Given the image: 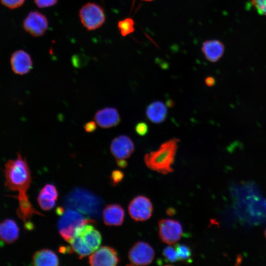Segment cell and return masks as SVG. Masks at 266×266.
I'll return each mask as SVG.
<instances>
[{"mask_svg": "<svg viewBox=\"0 0 266 266\" xmlns=\"http://www.w3.org/2000/svg\"><path fill=\"white\" fill-rule=\"evenodd\" d=\"M5 185L10 190L16 192L19 207L18 216L23 221L26 229H31L33 226L30 220L33 214L43 215L37 211L30 201L27 191L32 182L31 171L25 158L17 153L15 159L9 160L4 166Z\"/></svg>", "mask_w": 266, "mask_h": 266, "instance_id": "cell-1", "label": "cell"}, {"mask_svg": "<svg viewBox=\"0 0 266 266\" xmlns=\"http://www.w3.org/2000/svg\"><path fill=\"white\" fill-rule=\"evenodd\" d=\"M179 141L173 137L163 143L157 150L146 154L144 161L147 167L163 174L173 172L172 166Z\"/></svg>", "mask_w": 266, "mask_h": 266, "instance_id": "cell-2", "label": "cell"}, {"mask_svg": "<svg viewBox=\"0 0 266 266\" xmlns=\"http://www.w3.org/2000/svg\"><path fill=\"white\" fill-rule=\"evenodd\" d=\"M66 205L84 215L97 216L101 207V200L97 196L82 189L76 188L66 196Z\"/></svg>", "mask_w": 266, "mask_h": 266, "instance_id": "cell-3", "label": "cell"}, {"mask_svg": "<svg viewBox=\"0 0 266 266\" xmlns=\"http://www.w3.org/2000/svg\"><path fill=\"white\" fill-rule=\"evenodd\" d=\"M58 228L61 237L68 241L73 236L75 229L79 226L88 223H95V221L84 217L75 209L69 208L64 210L60 215Z\"/></svg>", "mask_w": 266, "mask_h": 266, "instance_id": "cell-4", "label": "cell"}, {"mask_svg": "<svg viewBox=\"0 0 266 266\" xmlns=\"http://www.w3.org/2000/svg\"><path fill=\"white\" fill-rule=\"evenodd\" d=\"M79 16L81 23L88 30H95L100 27L105 20L103 9L94 3H88L81 8Z\"/></svg>", "mask_w": 266, "mask_h": 266, "instance_id": "cell-5", "label": "cell"}, {"mask_svg": "<svg viewBox=\"0 0 266 266\" xmlns=\"http://www.w3.org/2000/svg\"><path fill=\"white\" fill-rule=\"evenodd\" d=\"M159 235L162 242L169 245L177 242L183 233L181 224L176 220L163 219L158 222Z\"/></svg>", "mask_w": 266, "mask_h": 266, "instance_id": "cell-6", "label": "cell"}, {"mask_svg": "<svg viewBox=\"0 0 266 266\" xmlns=\"http://www.w3.org/2000/svg\"><path fill=\"white\" fill-rule=\"evenodd\" d=\"M128 257L132 265H147L154 259L155 252L148 243L144 241H138L130 250Z\"/></svg>", "mask_w": 266, "mask_h": 266, "instance_id": "cell-7", "label": "cell"}, {"mask_svg": "<svg viewBox=\"0 0 266 266\" xmlns=\"http://www.w3.org/2000/svg\"><path fill=\"white\" fill-rule=\"evenodd\" d=\"M128 210L132 219L136 221H143L151 217L153 207L151 201L148 198L138 196L130 202Z\"/></svg>", "mask_w": 266, "mask_h": 266, "instance_id": "cell-8", "label": "cell"}, {"mask_svg": "<svg viewBox=\"0 0 266 266\" xmlns=\"http://www.w3.org/2000/svg\"><path fill=\"white\" fill-rule=\"evenodd\" d=\"M88 223L78 227L74 235L79 236L84 244L93 253L98 249L101 242L100 233L92 225Z\"/></svg>", "mask_w": 266, "mask_h": 266, "instance_id": "cell-9", "label": "cell"}, {"mask_svg": "<svg viewBox=\"0 0 266 266\" xmlns=\"http://www.w3.org/2000/svg\"><path fill=\"white\" fill-rule=\"evenodd\" d=\"M119 262L117 251L113 248L103 246L90 256L89 263L93 266H115Z\"/></svg>", "mask_w": 266, "mask_h": 266, "instance_id": "cell-10", "label": "cell"}, {"mask_svg": "<svg viewBox=\"0 0 266 266\" xmlns=\"http://www.w3.org/2000/svg\"><path fill=\"white\" fill-rule=\"evenodd\" d=\"M46 17L38 11L29 13L23 21L24 30L33 36L43 35L48 28Z\"/></svg>", "mask_w": 266, "mask_h": 266, "instance_id": "cell-11", "label": "cell"}, {"mask_svg": "<svg viewBox=\"0 0 266 266\" xmlns=\"http://www.w3.org/2000/svg\"><path fill=\"white\" fill-rule=\"evenodd\" d=\"M110 149L111 154L116 159H127L133 152L134 145L129 136L121 135L112 140Z\"/></svg>", "mask_w": 266, "mask_h": 266, "instance_id": "cell-12", "label": "cell"}, {"mask_svg": "<svg viewBox=\"0 0 266 266\" xmlns=\"http://www.w3.org/2000/svg\"><path fill=\"white\" fill-rule=\"evenodd\" d=\"M10 65L13 72L18 75H24L28 73L33 67L31 56L28 53L22 50L16 51L12 54Z\"/></svg>", "mask_w": 266, "mask_h": 266, "instance_id": "cell-13", "label": "cell"}, {"mask_svg": "<svg viewBox=\"0 0 266 266\" xmlns=\"http://www.w3.org/2000/svg\"><path fill=\"white\" fill-rule=\"evenodd\" d=\"M97 124L103 129L117 126L120 122L118 110L113 107H105L98 110L94 116Z\"/></svg>", "mask_w": 266, "mask_h": 266, "instance_id": "cell-14", "label": "cell"}, {"mask_svg": "<svg viewBox=\"0 0 266 266\" xmlns=\"http://www.w3.org/2000/svg\"><path fill=\"white\" fill-rule=\"evenodd\" d=\"M58 192L56 186L52 184H46L40 191L37 201L40 208L49 210L53 208L58 197Z\"/></svg>", "mask_w": 266, "mask_h": 266, "instance_id": "cell-15", "label": "cell"}, {"mask_svg": "<svg viewBox=\"0 0 266 266\" xmlns=\"http://www.w3.org/2000/svg\"><path fill=\"white\" fill-rule=\"evenodd\" d=\"M104 224L109 226L121 225L124 220L125 211L119 204L107 205L102 212Z\"/></svg>", "mask_w": 266, "mask_h": 266, "instance_id": "cell-16", "label": "cell"}, {"mask_svg": "<svg viewBox=\"0 0 266 266\" xmlns=\"http://www.w3.org/2000/svg\"><path fill=\"white\" fill-rule=\"evenodd\" d=\"M201 50L208 61L215 63L218 61L223 56L225 46L219 40H209L203 43Z\"/></svg>", "mask_w": 266, "mask_h": 266, "instance_id": "cell-17", "label": "cell"}, {"mask_svg": "<svg viewBox=\"0 0 266 266\" xmlns=\"http://www.w3.org/2000/svg\"><path fill=\"white\" fill-rule=\"evenodd\" d=\"M19 235V228L16 222L7 219L0 223V239L7 244L15 242Z\"/></svg>", "mask_w": 266, "mask_h": 266, "instance_id": "cell-18", "label": "cell"}, {"mask_svg": "<svg viewBox=\"0 0 266 266\" xmlns=\"http://www.w3.org/2000/svg\"><path fill=\"white\" fill-rule=\"evenodd\" d=\"M32 263L36 266H57L60 264V261L54 251L49 249H42L34 253Z\"/></svg>", "mask_w": 266, "mask_h": 266, "instance_id": "cell-19", "label": "cell"}, {"mask_svg": "<svg viewBox=\"0 0 266 266\" xmlns=\"http://www.w3.org/2000/svg\"><path fill=\"white\" fill-rule=\"evenodd\" d=\"M167 114L166 105L161 101H155L150 103L146 110V115L149 121L159 124L165 120Z\"/></svg>", "mask_w": 266, "mask_h": 266, "instance_id": "cell-20", "label": "cell"}, {"mask_svg": "<svg viewBox=\"0 0 266 266\" xmlns=\"http://www.w3.org/2000/svg\"><path fill=\"white\" fill-rule=\"evenodd\" d=\"M134 21L130 18L120 21L118 26L122 35L125 36L133 33L134 31Z\"/></svg>", "mask_w": 266, "mask_h": 266, "instance_id": "cell-21", "label": "cell"}, {"mask_svg": "<svg viewBox=\"0 0 266 266\" xmlns=\"http://www.w3.org/2000/svg\"><path fill=\"white\" fill-rule=\"evenodd\" d=\"M178 261H187L191 258V249L185 244H177L175 246Z\"/></svg>", "mask_w": 266, "mask_h": 266, "instance_id": "cell-22", "label": "cell"}, {"mask_svg": "<svg viewBox=\"0 0 266 266\" xmlns=\"http://www.w3.org/2000/svg\"><path fill=\"white\" fill-rule=\"evenodd\" d=\"M162 254L168 262L174 263L178 261L176 249L171 246L165 247L163 249Z\"/></svg>", "mask_w": 266, "mask_h": 266, "instance_id": "cell-23", "label": "cell"}, {"mask_svg": "<svg viewBox=\"0 0 266 266\" xmlns=\"http://www.w3.org/2000/svg\"><path fill=\"white\" fill-rule=\"evenodd\" d=\"M251 3L259 14L266 16V0H251Z\"/></svg>", "mask_w": 266, "mask_h": 266, "instance_id": "cell-24", "label": "cell"}, {"mask_svg": "<svg viewBox=\"0 0 266 266\" xmlns=\"http://www.w3.org/2000/svg\"><path fill=\"white\" fill-rule=\"evenodd\" d=\"M1 3L10 9H15L21 6L25 0H0Z\"/></svg>", "mask_w": 266, "mask_h": 266, "instance_id": "cell-25", "label": "cell"}, {"mask_svg": "<svg viewBox=\"0 0 266 266\" xmlns=\"http://www.w3.org/2000/svg\"><path fill=\"white\" fill-rule=\"evenodd\" d=\"M124 174L123 172L119 170H115L111 173L110 179L112 185H116L121 181Z\"/></svg>", "mask_w": 266, "mask_h": 266, "instance_id": "cell-26", "label": "cell"}, {"mask_svg": "<svg viewBox=\"0 0 266 266\" xmlns=\"http://www.w3.org/2000/svg\"><path fill=\"white\" fill-rule=\"evenodd\" d=\"M135 130L138 135L144 136L148 132V126L145 122H139L135 126Z\"/></svg>", "mask_w": 266, "mask_h": 266, "instance_id": "cell-27", "label": "cell"}, {"mask_svg": "<svg viewBox=\"0 0 266 266\" xmlns=\"http://www.w3.org/2000/svg\"><path fill=\"white\" fill-rule=\"evenodd\" d=\"M36 4L40 8L52 6L56 4L58 0H34Z\"/></svg>", "mask_w": 266, "mask_h": 266, "instance_id": "cell-28", "label": "cell"}, {"mask_svg": "<svg viewBox=\"0 0 266 266\" xmlns=\"http://www.w3.org/2000/svg\"><path fill=\"white\" fill-rule=\"evenodd\" d=\"M83 127L86 132H93L97 129L96 123L93 121L88 122L84 125Z\"/></svg>", "mask_w": 266, "mask_h": 266, "instance_id": "cell-29", "label": "cell"}, {"mask_svg": "<svg viewBox=\"0 0 266 266\" xmlns=\"http://www.w3.org/2000/svg\"><path fill=\"white\" fill-rule=\"evenodd\" d=\"M205 83L207 86L212 87L215 84V80L212 76H208L205 79Z\"/></svg>", "mask_w": 266, "mask_h": 266, "instance_id": "cell-30", "label": "cell"}, {"mask_svg": "<svg viewBox=\"0 0 266 266\" xmlns=\"http://www.w3.org/2000/svg\"><path fill=\"white\" fill-rule=\"evenodd\" d=\"M116 163L117 166L121 168H125L128 165V163L125 159H116Z\"/></svg>", "mask_w": 266, "mask_h": 266, "instance_id": "cell-31", "label": "cell"}, {"mask_svg": "<svg viewBox=\"0 0 266 266\" xmlns=\"http://www.w3.org/2000/svg\"><path fill=\"white\" fill-rule=\"evenodd\" d=\"M167 106L168 107H172L174 105L173 101L171 100H168L166 102Z\"/></svg>", "mask_w": 266, "mask_h": 266, "instance_id": "cell-32", "label": "cell"}, {"mask_svg": "<svg viewBox=\"0 0 266 266\" xmlns=\"http://www.w3.org/2000/svg\"><path fill=\"white\" fill-rule=\"evenodd\" d=\"M167 213L168 214L172 215L174 213V210H173L172 208H169L167 210Z\"/></svg>", "mask_w": 266, "mask_h": 266, "instance_id": "cell-33", "label": "cell"}, {"mask_svg": "<svg viewBox=\"0 0 266 266\" xmlns=\"http://www.w3.org/2000/svg\"><path fill=\"white\" fill-rule=\"evenodd\" d=\"M142 1H152V0H141Z\"/></svg>", "mask_w": 266, "mask_h": 266, "instance_id": "cell-34", "label": "cell"}, {"mask_svg": "<svg viewBox=\"0 0 266 266\" xmlns=\"http://www.w3.org/2000/svg\"><path fill=\"white\" fill-rule=\"evenodd\" d=\"M264 235H265V237H266V229L265 231V232H264Z\"/></svg>", "mask_w": 266, "mask_h": 266, "instance_id": "cell-35", "label": "cell"}]
</instances>
